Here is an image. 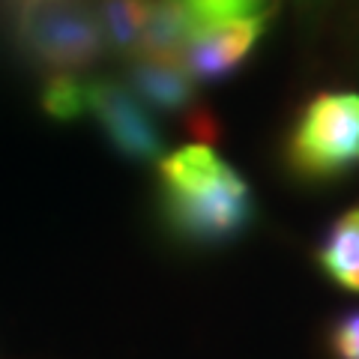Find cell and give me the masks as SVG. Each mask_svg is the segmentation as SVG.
I'll use <instances>...</instances> for the list:
<instances>
[{
  "label": "cell",
  "mask_w": 359,
  "mask_h": 359,
  "mask_svg": "<svg viewBox=\"0 0 359 359\" xmlns=\"http://www.w3.org/2000/svg\"><path fill=\"white\" fill-rule=\"evenodd\" d=\"M84 75H51L42 90V111L51 120L72 123L84 117Z\"/></svg>",
  "instance_id": "obj_11"
},
{
  "label": "cell",
  "mask_w": 359,
  "mask_h": 359,
  "mask_svg": "<svg viewBox=\"0 0 359 359\" xmlns=\"http://www.w3.org/2000/svg\"><path fill=\"white\" fill-rule=\"evenodd\" d=\"M330 353L335 359H359V309L341 314L330 327Z\"/></svg>",
  "instance_id": "obj_12"
},
{
  "label": "cell",
  "mask_w": 359,
  "mask_h": 359,
  "mask_svg": "<svg viewBox=\"0 0 359 359\" xmlns=\"http://www.w3.org/2000/svg\"><path fill=\"white\" fill-rule=\"evenodd\" d=\"M21 54L51 75H78L105 51L99 0H9Z\"/></svg>",
  "instance_id": "obj_2"
},
{
  "label": "cell",
  "mask_w": 359,
  "mask_h": 359,
  "mask_svg": "<svg viewBox=\"0 0 359 359\" xmlns=\"http://www.w3.org/2000/svg\"><path fill=\"white\" fill-rule=\"evenodd\" d=\"M84 117H93L108 144L129 162H156L165 156V135L150 108L114 78H87Z\"/></svg>",
  "instance_id": "obj_4"
},
{
  "label": "cell",
  "mask_w": 359,
  "mask_h": 359,
  "mask_svg": "<svg viewBox=\"0 0 359 359\" xmlns=\"http://www.w3.org/2000/svg\"><path fill=\"white\" fill-rule=\"evenodd\" d=\"M180 6H183V13L189 18L192 36L195 33L216 30V27L237 25V21L255 18L273 9L264 0H180Z\"/></svg>",
  "instance_id": "obj_10"
},
{
  "label": "cell",
  "mask_w": 359,
  "mask_h": 359,
  "mask_svg": "<svg viewBox=\"0 0 359 359\" xmlns=\"http://www.w3.org/2000/svg\"><path fill=\"white\" fill-rule=\"evenodd\" d=\"M150 13V0H99V21L105 33V48L123 57H135Z\"/></svg>",
  "instance_id": "obj_9"
},
{
  "label": "cell",
  "mask_w": 359,
  "mask_h": 359,
  "mask_svg": "<svg viewBox=\"0 0 359 359\" xmlns=\"http://www.w3.org/2000/svg\"><path fill=\"white\" fill-rule=\"evenodd\" d=\"M189 39H192V27H189V18L180 6V0H150V13L144 21V33L135 57L180 63Z\"/></svg>",
  "instance_id": "obj_8"
},
{
  "label": "cell",
  "mask_w": 359,
  "mask_h": 359,
  "mask_svg": "<svg viewBox=\"0 0 359 359\" xmlns=\"http://www.w3.org/2000/svg\"><path fill=\"white\" fill-rule=\"evenodd\" d=\"M273 13L276 9L261 13L255 18L237 21V25H228V27L195 33L186 45L183 57H180L183 69L192 75L195 84H219L224 78H231L245 60H249L255 45L261 42L269 21H273Z\"/></svg>",
  "instance_id": "obj_5"
},
{
  "label": "cell",
  "mask_w": 359,
  "mask_h": 359,
  "mask_svg": "<svg viewBox=\"0 0 359 359\" xmlns=\"http://www.w3.org/2000/svg\"><path fill=\"white\" fill-rule=\"evenodd\" d=\"M195 81L177 60H150L132 57L129 60V90L147 108L180 114L195 102Z\"/></svg>",
  "instance_id": "obj_6"
},
{
  "label": "cell",
  "mask_w": 359,
  "mask_h": 359,
  "mask_svg": "<svg viewBox=\"0 0 359 359\" xmlns=\"http://www.w3.org/2000/svg\"><path fill=\"white\" fill-rule=\"evenodd\" d=\"M314 261L335 287L359 294V207L347 210L332 222L327 237L318 245Z\"/></svg>",
  "instance_id": "obj_7"
},
{
  "label": "cell",
  "mask_w": 359,
  "mask_h": 359,
  "mask_svg": "<svg viewBox=\"0 0 359 359\" xmlns=\"http://www.w3.org/2000/svg\"><path fill=\"white\" fill-rule=\"evenodd\" d=\"M285 165L302 183H330L359 168L356 90H323L302 105L285 141Z\"/></svg>",
  "instance_id": "obj_3"
},
{
  "label": "cell",
  "mask_w": 359,
  "mask_h": 359,
  "mask_svg": "<svg viewBox=\"0 0 359 359\" xmlns=\"http://www.w3.org/2000/svg\"><path fill=\"white\" fill-rule=\"evenodd\" d=\"M165 228L189 245H224L255 224L252 186L210 144H186L159 159Z\"/></svg>",
  "instance_id": "obj_1"
},
{
  "label": "cell",
  "mask_w": 359,
  "mask_h": 359,
  "mask_svg": "<svg viewBox=\"0 0 359 359\" xmlns=\"http://www.w3.org/2000/svg\"><path fill=\"white\" fill-rule=\"evenodd\" d=\"M299 4H306V6H320V4H327V0H299Z\"/></svg>",
  "instance_id": "obj_13"
}]
</instances>
